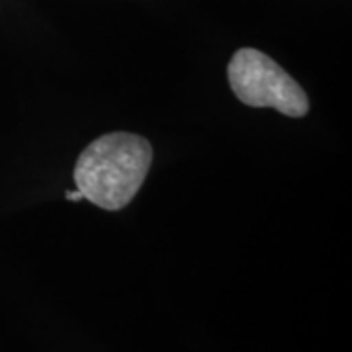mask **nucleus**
<instances>
[{"mask_svg":"<svg viewBox=\"0 0 352 352\" xmlns=\"http://www.w3.org/2000/svg\"><path fill=\"white\" fill-rule=\"evenodd\" d=\"M65 196H67V200H76V201L85 200V196H82V194H80L78 190H71V192H67Z\"/></svg>","mask_w":352,"mask_h":352,"instance_id":"nucleus-3","label":"nucleus"},{"mask_svg":"<svg viewBox=\"0 0 352 352\" xmlns=\"http://www.w3.org/2000/svg\"><path fill=\"white\" fill-rule=\"evenodd\" d=\"M229 87L251 108H274L288 118L309 112V98L298 80L263 51L243 47L235 51L227 67Z\"/></svg>","mask_w":352,"mask_h":352,"instance_id":"nucleus-2","label":"nucleus"},{"mask_svg":"<svg viewBox=\"0 0 352 352\" xmlns=\"http://www.w3.org/2000/svg\"><path fill=\"white\" fill-rule=\"evenodd\" d=\"M153 163L151 143L127 131L106 133L78 155L76 190L102 210L126 208L145 182Z\"/></svg>","mask_w":352,"mask_h":352,"instance_id":"nucleus-1","label":"nucleus"}]
</instances>
